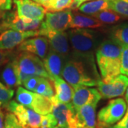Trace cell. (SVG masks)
Wrapping results in <instances>:
<instances>
[{"instance_id": "obj_37", "label": "cell", "mask_w": 128, "mask_h": 128, "mask_svg": "<svg viewBox=\"0 0 128 128\" xmlns=\"http://www.w3.org/2000/svg\"><path fill=\"white\" fill-rule=\"evenodd\" d=\"M35 2H36L38 4H41V6H43L45 9H46L48 7V6L50 4V1L51 0H32Z\"/></svg>"}, {"instance_id": "obj_22", "label": "cell", "mask_w": 128, "mask_h": 128, "mask_svg": "<svg viewBox=\"0 0 128 128\" xmlns=\"http://www.w3.org/2000/svg\"><path fill=\"white\" fill-rule=\"evenodd\" d=\"M108 9V0H92L80 5L78 9L86 15H92Z\"/></svg>"}, {"instance_id": "obj_36", "label": "cell", "mask_w": 128, "mask_h": 128, "mask_svg": "<svg viewBox=\"0 0 128 128\" xmlns=\"http://www.w3.org/2000/svg\"><path fill=\"white\" fill-rule=\"evenodd\" d=\"M89 1H92V0H73V4L71 6L70 9H78V7L80 5L86 2H89Z\"/></svg>"}, {"instance_id": "obj_33", "label": "cell", "mask_w": 128, "mask_h": 128, "mask_svg": "<svg viewBox=\"0 0 128 128\" xmlns=\"http://www.w3.org/2000/svg\"><path fill=\"white\" fill-rule=\"evenodd\" d=\"M12 0H0V20L12 8Z\"/></svg>"}, {"instance_id": "obj_10", "label": "cell", "mask_w": 128, "mask_h": 128, "mask_svg": "<svg viewBox=\"0 0 128 128\" xmlns=\"http://www.w3.org/2000/svg\"><path fill=\"white\" fill-rule=\"evenodd\" d=\"M41 22L33 21L30 23H26L18 17L16 11H9L0 20V32L7 29L19 32L35 31L38 29Z\"/></svg>"}, {"instance_id": "obj_25", "label": "cell", "mask_w": 128, "mask_h": 128, "mask_svg": "<svg viewBox=\"0 0 128 128\" xmlns=\"http://www.w3.org/2000/svg\"><path fill=\"white\" fill-rule=\"evenodd\" d=\"M108 9L122 18H128V0H108Z\"/></svg>"}, {"instance_id": "obj_2", "label": "cell", "mask_w": 128, "mask_h": 128, "mask_svg": "<svg viewBox=\"0 0 128 128\" xmlns=\"http://www.w3.org/2000/svg\"><path fill=\"white\" fill-rule=\"evenodd\" d=\"M122 48L110 38L102 41L96 48V61L101 80H110L120 74Z\"/></svg>"}, {"instance_id": "obj_32", "label": "cell", "mask_w": 128, "mask_h": 128, "mask_svg": "<svg viewBox=\"0 0 128 128\" xmlns=\"http://www.w3.org/2000/svg\"><path fill=\"white\" fill-rule=\"evenodd\" d=\"M4 128H24L19 124L18 120L16 116L12 112H8L6 114L4 120Z\"/></svg>"}, {"instance_id": "obj_13", "label": "cell", "mask_w": 128, "mask_h": 128, "mask_svg": "<svg viewBox=\"0 0 128 128\" xmlns=\"http://www.w3.org/2000/svg\"><path fill=\"white\" fill-rule=\"evenodd\" d=\"M49 49V44L45 36H36L26 39L18 45V50L28 52L44 59Z\"/></svg>"}, {"instance_id": "obj_7", "label": "cell", "mask_w": 128, "mask_h": 128, "mask_svg": "<svg viewBox=\"0 0 128 128\" xmlns=\"http://www.w3.org/2000/svg\"><path fill=\"white\" fill-rule=\"evenodd\" d=\"M98 90L102 98L110 99L123 96L128 87V77L123 74H119L116 77L98 82Z\"/></svg>"}, {"instance_id": "obj_23", "label": "cell", "mask_w": 128, "mask_h": 128, "mask_svg": "<svg viewBox=\"0 0 128 128\" xmlns=\"http://www.w3.org/2000/svg\"><path fill=\"white\" fill-rule=\"evenodd\" d=\"M92 17L96 18L103 24H112L118 22L122 19V16L110 9L100 11L96 14L91 15Z\"/></svg>"}, {"instance_id": "obj_21", "label": "cell", "mask_w": 128, "mask_h": 128, "mask_svg": "<svg viewBox=\"0 0 128 128\" xmlns=\"http://www.w3.org/2000/svg\"><path fill=\"white\" fill-rule=\"evenodd\" d=\"M109 38L122 47L128 46V23L120 24L111 28Z\"/></svg>"}, {"instance_id": "obj_3", "label": "cell", "mask_w": 128, "mask_h": 128, "mask_svg": "<svg viewBox=\"0 0 128 128\" xmlns=\"http://www.w3.org/2000/svg\"><path fill=\"white\" fill-rule=\"evenodd\" d=\"M67 34L73 55L92 56L102 42L100 34L88 28H72Z\"/></svg>"}, {"instance_id": "obj_20", "label": "cell", "mask_w": 128, "mask_h": 128, "mask_svg": "<svg viewBox=\"0 0 128 128\" xmlns=\"http://www.w3.org/2000/svg\"><path fill=\"white\" fill-rule=\"evenodd\" d=\"M54 102L51 98L34 93V99L31 105V109L39 114H49L52 112Z\"/></svg>"}, {"instance_id": "obj_31", "label": "cell", "mask_w": 128, "mask_h": 128, "mask_svg": "<svg viewBox=\"0 0 128 128\" xmlns=\"http://www.w3.org/2000/svg\"><path fill=\"white\" fill-rule=\"evenodd\" d=\"M41 78H42V77L37 76H29L22 82V85H23L26 89H27L30 91L34 92L38 84L41 81Z\"/></svg>"}, {"instance_id": "obj_39", "label": "cell", "mask_w": 128, "mask_h": 128, "mask_svg": "<svg viewBox=\"0 0 128 128\" xmlns=\"http://www.w3.org/2000/svg\"><path fill=\"white\" fill-rule=\"evenodd\" d=\"M125 95H124V98H125V101H126V102L128 104V87L127 88V90H126V91H125Z\"/></svg>"}, {"instance_id": "obj_12", "label": "cell", "mask_w": 128, "mask_h": 128, "mask_svg": "<svg viewBox=\"0 0 128 128\" xmlns=\"http://www.w3.org/2000/svg\"><path fill=\"white\" fill-rule=\"evenodd\" d=\"M72 104L75 109L79 108L83 105L96 103L98 104L102 98L98 89L81 86L74 89Z\"/></svg>"}, {"instance_id": "obj_29", "label": "cell", "mask_w": 128, "mask_h": 128, "mask_svg": "<svg viewBox=\"0 0 128 128\" xmlns=\"http://www.w3.org/2000/svg\"><path fill=\"white\" fill-rule=\"evenodd\" d=\"M120 73L128 77V46H124L122 48Z\"/></svg>"}, {"instance_id": "obj_26", "label": "cell", "mask_w": 128, "mask_h": 128, "mask_svg": "<svg viewBox=\"0 0 128 128\" xmlns=\"http://www.w3.org/2000/svg\"><path fill=\"white\" fill-rule=\"evenodd\" d=\"M34 92L41 96L52 98L54 96V90L53 88V82L48 78L42 77L41 81L38 84Z\"/></svg>"}, {"instance_id": "obj_28", "label": "cell", "mask_w": 128, "mask_h": 128, "mask_svg": "<svg viewBox=\"0 0 128 128\" xmlns=\"http://www.w3.org/2000/svg\"><path fill=\"white\" fill-rule=\"evenodd\" d=\"M14 94L13 89L7 87L0 81V102L2 103V107L6 108V105L13 98Z\"/></svg>"}, {"instance_id": "obj_8", "label": "cell", "mask_w": 128, "mask_h": 128, "mask_svg": "<svg viewBox=\"0 0 128 128\" xmlns=\"http://www.w3.org/2000/svg\"><path fill=\"white\" fill-rule=\"evenodd\" d=\"M18 16L26 23L33 21H43L46 9L32 0H13Z\"/></svg>"}, {"instance_id": "obj_35", "label": "cell", "mask_w": 128, "mask_h": 128, "mask_svg": "<svg viewBox=\"0 0 128 128\" xmlns=\"http://www.w3.org/2000/svg\"><path fill=\"white\" fill-rule=\"evenodd\" d=\"M11 59L10 50H0V67L6 64Z\"/></svg>"}, {"instance_id": "obj_14", "label": "cell", "mask_w": 128, "mask_h": 128, "mask_svg": "<svg viewBox=\"0 0 128 128\" xmlns=\"http://www.w3.org/2000/svg\"><path fill=\"white\" fill-rule=\"evenodd\" d=\"M50 48L65 58H68L70 54L68 34L64 32H50L46 36Z\"/></svg>"}, {"instance_id": "obj_34", "label": "cell", "mask_w": 128, "mask_h": 128, "mask_svg": "<svg viewBox=\"0 0 128 128\" xmlns=\"http://www.w3.org/2000/svg\"><path fill=\"white\" fill-rule=\"evenodd\" d=\"M106 128H128V109H127L124 115L119 122Z\"/></svg>"}, {"instance_id": "obj_24", "label": "cell", "mask_w": 128, "mask_h": 128, "mask_svg": "<svg viewBox=\"0 0 128 128\" xmlns=\"http://www.w3.org/2000/svg\"><path fill=\"white\" fill-rule=\"evenodd\" d=\"M34 92L30 91L21 86H18L16 92V100L19 104L30 108L34 96Z\"/></svg>"}, {"instance_id": "obj_5", "label": "cell", "mask_w": 128, "mask_h": 128, "mask_svg": "<svg viewBox=\"0 0 128 128\" xmlns=\"http://www.w3.org/2000/svg\"><path fill=\"white\" fill-rule=\"evenodd\" d=\"M72 14L71 9H69L55 12H46L45 19L38 29V36H45L50 32H64L69 28Z\"/></svg>"}, {"instance_id": "obj_15", "label": "cell", "mask_w": 128, "mask_h": 128, "mask_svg": "<svg viewBox=\"0 0 128 128\" xmlns=\"http://www.w3.org/2000/svg\"><path fill=\"white\" fill-rule=\"evenodd\" d=\"M43 60L45 69L49 75L51 81L54 78L61 76V72L66 58L51 48H49L45 58Z\"/></svg>"}, {"instance_id": "obj_16", "label": "cell", "mask_w": 128, "mask_h": 128, "mask_svg": "<svg viewBox=\"0 0 128 128\" xmlns=\"http://www.w3.org/2000/svg\"><path fill=\"white\" fill-rule=\"evenodd\" d=\"M96 103L85 105L75 109L77 128H96Z\"/></svg>"}, {"instance_id": "obj_38", "label": "cell", "mask_w": 128, "mask_h": 128, "mask_svg": "<svg viewBox=\"0 0 128 128\" xmlns=\"http://www.w3.org/2000/svg\"><path fill=\"white\" fill-rule=\"evenodd\" d=\"M0 128H4V114L0 108Z\"/></svg>"}, {"instance_id": "obj_27", "label": "cell", "mask_w": 128, "mask_h": 128, "mask_svg": "<svg viewBox=\"0 0 128 128\" xmlns=\"http://www.w3.org/2000/svg\"><path fill=\"white\" fill-rule=\"evenodd\" d=\"M73 0H51L49 5L46 8V12H55L71 8Z\"/></svg>"}, {"instance_id": "obj_1", "label": "cell", "mask_w": 128, "mask_h": 128, "mask_svg": "<svg viewBox=\"0 0 128 128\" xmlns=\"http://www.w3.org/2000/svg\"><path fill=\"white\" fill-rule=\"evenodd\" d=\"M61 76L73 89L81 86H97L101 79L96 68L93 55L70 54L65 61Z\"/></svg>"}, {"instance_id": "obj_6", "label": "cell", "mask_w": 128, "mask_h": 128, "mask_svg": "<svg viewBox=\"0 0 128 128\" xmlns=\"http://www.w3.org/2000/svg\"><path fill=\"white\" fill-rule=\"evenodd\" d=\"M16 60L19 71L24 75L28 77L37 76L50 80L49 75L45 69L44 63L38 56L31 53L22 52L17 56Z\"/></svg>"}, {"instance_id": "obj_17", "label": "cell", "mask_w": 128, "mask_h": 128, "mask_svg": "<svg viewBox=\"0 0 128 128\" xmlns=\"http://www.w3.org/2000/svg\"><path fill=\"white\" fill-rule=\"evenodd\" d=\"M55 88L56 94L51 98L54 102H59L63 103L70 102L73 98L74 90L66 80L57 77L52 80Z\"/></svg>"}, {"instance_id": "obj_11", "label": "cell", "mask_w": 128, "mask_h": 128, "mask_svg": "<svg viewBox=\"0 0 128 128\" xmlns=\"http://www.w3.org/2000/svg\"><path fill=\"white\" fill-rule=\"evenodd\" d=\"M38 36V30L19 32L7 29L0 32V50H11L31 37Z\"/></svg>"}, {"instance_id": "obj_18", "label": "cell", "mask_w": 128, "mask_h": 128, "mask_svg": "<svg viewBox=\"0 0 128 128\" xmlns=\"http://www.w3.org/2000/svg\"><path fill=\"white\" fill-rule=\"evenodd\" d=\"M2 78L7 87L13 88L21 86L19 69L16 58L9 60L2 73Z\"/></svg>"}, {"instance_id": "obj_30", "label": "cell", "mask_w": 128, "mask_h": 128, "mask_svg": "<svg viewBox=\"0 0 128 128\" xmlns=\"http://www.w3.org/2000/svg\"><path fill=\"white\" fill-rule=\"evenodd\" d=\"M57 122L53 114H47L41 117L39 128H56Z\"/></svg>"}, {"instance_id": "obj_19", "label": "cell", "mask_w": 128, "mask_h": 128, "mask_svg": "<svg viewBox=\"0 0 128 128\" xmlns=\"http://www.w3.org/2000/svg\"><path fill=\"white\" fill-rule=\"evenodd\" d=\"M104 24L92 17L77 12L73 13L69 28H99Z\"/></svg>"}, {"instance_id": "obj_4", "label": "cell", "mask_w": 128, "mask_h": 128, "mask_svg": "<svg viewBox=\"0 0 128 128\" xmlns=\"http://www.w3.org/2000/svg\"><path fill=\"white\" fill-rule=\"evenodd\" d=\"M127 110V102L123 98H115L101 109L98 114L96 128H106L119 122Z\"/></svg>"}, {"instance_id": "obj_9", "label": "cell", "mask_w": 128, "mask_h": 128, "mask_svg": "<svg viewBox=\"0 0 128 128\" xmlns=\"http://www.w3.org/2000/svg\"><path fill=\"white\" fill-rule=\"evenodd\" d=\"M53 115L56 120V128H77L76 110L71 102H54Z\"/></svg>"}]
</instances>
